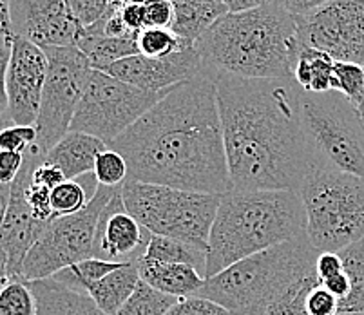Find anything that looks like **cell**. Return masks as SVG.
<instances>
[{
	"instance_id": "cell-1",
	"label": "cell",
	"mask_w": 364,
	"mask_h": 315,
	"mask_svg": "<svg viewBox=\"0 0 364 315\" xmlns=\"http://www.w3.org/2000/svg\"><path fill=\"white\" fill-rule=\"evenodd\" d=\"M230 191L299 194L316 152L304 131L303 89L294 80L214 75Z\"/></svg>"
},
{
	"instance_id": "cell-2",
	"label": "cell",
	"mask_w": 364,
	"mask_h": 315,
	"mask_svg": "<svg viewBox=\"0 0 364 315\" xmlns=\"http://www.w3.org/2000/svg\"><path fill=\"white\" fill-rule=\"evenodd\" d=\"M129 165V180L180 191H230L216 82L210 73L178 84L109 145Z\"/></svg>"
},
{
	"instance_id": "cell-3",
	"label": "cell",
	"mask_w": 364,
	"mask_h": 315,
	"mask_svg": "<svg viewBox=\"0 0 364 315\" xmlns=\"http://www.w3.org/2000/svg\"><path fill=\"white\" fill-rule=\"evenodd\" d=\"M203 69L210 75L292 80L297 55L296 16L270 2L241 13H225L198 38Z\"/></svg>"
},
{
	"instance_id": "cell-4",
	"label": "cell",
	"mask_w": 364,
	"mask_h": 315,
	"mask_svg": "<svg viewBox=\"0 0 364 315\" xmlns=\"http://www.w3.org/2000/svg\"><path fill=\"white\" fill-rule=\"evenodd\" d=\"M304 234L306 212L297 192L228 191L208 235L205 279Z\"/></svg>"
},
{
	"instance_id": "cell-5",
	"label": "cell",
	"mask_w": 364,
	"mask_h": 315,
	"mask_svg": "<svg viewBox=\"0 0 364 315\" xmlns=\"http://www.w3.org/2000/svg\"><path fill=\"white\" fill-rule=\"evenodd\" d=\"M317 255L304 234L208 277L196 295L221 304L232 315H264L297 284L317 275Z\"/></svg>"
},
{
	"instance_id": "cell-6",
	"label": "cell",
	"mask_w": 364,
	"mask_h": 315,
	"mask_svg": "<svg viewBox=\"0 0 364 315\" xmlns=\"http://www.w3.org/2000/svg\"><path fill=\"white\" fill-rule=\"evenodd\" d=\"M299 196L306 212V235L317 252L339 254L364 240L363 178L316 164Z\"/></svg>"
},
{
	"instance_id": "cell-7",
	"label": "cell",
	"mask_w": 364,
	"mask_h": 315,
	"mask_svg": "<svg viewBox=\"0 0 364 315\" xmlns=\"http://www.w3.org/2000/svg\"><path fill=\"white\" fill-rule=\"evenodd\" d=\"M223 194L180 191L156 183L127 180L122 200L129 214L151 234L167 235L207 252Z\"/></svg>"
},
{
	"instance_id": "cell-8",
	"label": "cell",
	"mask_w": 364,
	"mask_h": 315,
	"mask_svg": "<svg viewBox=\"0 0 364 315\" xmlns=\"http://www.w3.org/2000/svg\"><path fill=\"white\" fill-rule=\"evenodd\" d=\"M303 124L317 164L364 180V129L346 96L303 92Z\"/></svg>"
},
{
	"instance_id": "cell-9",
	"label": "cell",
	"mask_w": 364,
	"mask_h": 315,
	"mask_svg": "<svg viewBox=\"0 0 364 315\" xmlns=\"http://www.w3.org/2000/svg\"><path fill=\"white\" fill-rule=\"evenodd\" d=\"M117 188L100 185L84 210L53 220L26 255L21 281L49 279L64 268L92 257L100 215Z\"/></svg>"
},
{
	"instance_id": "cell-10",
	"label": "cell",
	"mask_w": 364,
	"mask_h": 315,
	"mask_svg": "<svg viewBox=\"0 0 364 315\" xmlns=\"http://www.w3.org/2000/svg\"><path fill=\"white\" fill-rule=\"evenodd\" d=\"M167 91H144L107 73L92 69L87 89L73 118L71 131L95 136L109 147L145 112L151 111Z\"/></svg>"
},
{
	"instance_id": "cell-11",
	"label": "cell",
	"mask_w": 364,
	"mask_h": 315,
	"mask_svg": "<svg viewBox=\"0 0 364 315\" xmlns=\"http://www.w3.org/2000/svg\"><path fill=\"white\" fill-rule=\"evenodd\" d=\"M49 68L38 118H36L35 151L48 154L71 131L73 118L87 89L92 65L76 48H44Z\"/></svg>"
},
{
	"instance_id": "cell-12",
	"label": "cell",
	"mask_w": 364,
	"mask_h": 315,
	"mask_svg": "<svg viewBox=\"0 0 364 315\" xmlns=\"http://www.w3.org/2000/svg\"><path fill=\"white\" fill-rule=\"evenodd\" d=\"M301 48H314L336 62L364 65V0H332L296 16Z\"/></svg>"
},
{
	"instance_id": "cell-13",
	"label": "cell",
	"mask_w": 364,
	"mask_h": 315,
	"mask_svg": "<svg viewBox=\"0 0 364 315\" xmlns=\"http://www.w3.org/2000/svg\"><path fill=\"white\" fill-rule=\"evenodd\" d=\"M48 56L41 46L15 36L8 78V116L15 125H35L48 78Z\"/></svg>"
},
{
	"instance_id": "cell-14",
	"label": "cell",
	"mask_w": 364,
	"mask_h": 315,
	"mask_svg": "<svg viewBox=\"0 0 364 315\" xmlns=\"http://www.w3.org/2000/svg\"><path fill=\"white\" fill-rule=\"evenodd\" d=\"M13 35L44 48L76 46L82 26L64 0H8Z\"/></svg>"
},
{
	"instance_id": "cell-15",
	"label": "cell",
	"mask_w": 364,
	"mask_h": 315,
	"mask_svg": "<svg viewBox=\"0 0 364 315\" xmlns=\"http://www.w3.org/2000/svg\"><path fill=\"white\" fill-rule=\"evenodd\" d=\"M104 73L144 91L161 92L196 78L203 73V60L196 44H191L164 58H149L138 53L109 65Z\"/></svg>"
},
{
	"instance_id": "cell-16",
	"label": "cell",
	"mask_w": 364,
	"mask_h": 315,
	"mask_svg": "<svg viewBox=\"0 0 364 315\" xmlns=\"http://www.w3.org/2000/svg\"><path fill=\"white\" fill-rule=\"evenodd\" d=\"M42 160H44V156L41 152H36L33 147L29 149L26 152L24 167L11 183V198H9L8 214H6L4 228H2V248L8 255L11 279H21L26 255L48 228V225L35 220V215L26 201V187L31 180L33 169Z\"/></svg>"
},
{
	"instance_id": "cell-17",
	"label": "cell",
	"mask_w": 364,
	"mask_h": 315,
	"mask_svg": "<svg viewBox=\"0 0 364 315\" xmlns=\"http://www.w3.org/2000/svg\"><path fill=\"white\" fill-rule=\"evenodd\" d=\"M151 235L125 210L122 187H118L100 215L92 257L112 263H138Z\"/></svg>"
},
{
	"instance_id": "cell-18",
	"label": "cell",
	"mask_w": 364,
	"mask_h": 315,
	"mask_svg": "<svg viewBox=\"0 0 364 315\" xmlns=\"http://www.w3.org/2000/svg\"><path fill=\"white\" fill-rule=\"evenodd\" d=\"M107 149V145L95 136L69 131L44 156V161L60 169L64 172L65 180H76V178L95 171L98 156Z\"/></svg>"
},
{
	"instance_id": "cell-19",
	"label": "cell",
	"mask_w": 364,
	"mask_h": 315,
	"mask_svg": "<svg viewBox=\"0 0 364 315\" xmlns=\"http://www.w3.org/2000/svg\"><path fill=\"white\" fill-rule=\"evenodd\" d=\"M36 301V315H107L87 292L75 290L56 279L29 281Z\"/></svg>"
},
{
	"instance_id": "cell-20",
	"label": "cell",
	"mask_w": 364,
	"mask_h": 315,
	"mask_svg": "<svg viewBox=\"0 0 364 315\" xmlns=\"http://www.w3.org/2000/svg\"><path fill=\"white\" fill-rule=\"evenodd\" d=\"M136 265L144 283L178 299L196 295L207 281L205 275L191 265L160 263L151 260H140Z\"/></svg>"
},
{
	"instance_id": "cell-21",
	"label": "cell",
	"mask_w": 364,
	"mask_h": 315,
	"mask_svg": "<svg viewBox=\"0 0 364 315\" xmlns=\"http://www.w3.org/2000/svg\"><path fill=\"white\" fill-rule=\"evenodd\" d=\"M140 270L136 263H125L118 270L111 272L100 281L87 284L85 292L92 301L107 315H117L118 310L129 301L138 283H140Z\"/></svg>"
},
{
	"instance_id": "cell-22",
	"label": "cell",
	"mask_w": 364,
	"mask_h": 315,
	"mask_svg": "<svg viewBox=\"0 0 364 315\" xmlns=\"http://www.w3.org/2000/svg\"><path fill=\"white\" fill-rule=\"evenodd\" d=\"M174 4V24L172 31L188 44H196L198 38L216 21L225 15L223 2L210 0H172Z\"/></svg>"
},
{
	"instance_id": "cell-23",
	"label": "cell",
	"mask_w": 364,
	"mask_h": 315,
	"mask_svg": "<svg viewBox=\"0 0 364 315\" xmlns=\"http://www.w3.org/2000/svg\"><path fill=\"white\" fill-rule=\"evenodd\" d=\"M333 65L336 60L324 51L314 48H301L294 68V80L304 92L323 95L332 91Z\"/></svg>"
},
{
	"instance_id": "cell-24",
	"label": "cell",
	"mask_w": 364,
	"mask_h": 315,
	"mask_svg": "<svg viewBox=\"0 0 364 315\" xmlns=\"http://www.w3.org/2000/svg\"><path fill=\"white\" fill-rule=\"evenodd\" d=\"M76 48L80 49L92 69L105 71L109 65L138 55L136 38H111V36H91L80 33V38L76 42Z\"/></svg>"
},
{
	"instance_id": "cell-25",
	"label": "cell",
	"mask_w": 364,
	"mask_h": 315,
	"mask_svg": "<svg viewBox=\"0 0 364 315\" xmlns=\"http://www.w3.org/2000/svg\"><path fill=\"white\" fill-rule=\"evenodd\" d=\"M141 260L160 261V263H180L191 265L198 268L205 275V267H207V252L200 248L187 245L180 240H172L167 235L152 234L149 240L145 254Z\"/></svg>"
},
{
	"instance_id": "cell-26",
	"label": "cell",
	"mask_w": 364,
	"mask_h": 315,
	"mask_svg": "<svg viewBox=\"0 0 364 315\" xmlns=\"http://www.w3.org/2000/svg\"><path fill=\"white\" fill-rule=\"evenodd\" d=\"M350 279V292L339 301L341 314H364V240L339 252Z\"/></svg>"
},
{
	"instance_id": "cell-27",
	"label": "cell",
	"mask_w": 364,
	"mask_h": 315,
	"mask_svg": "<svg viewBox=\"0 0 364 315\" xmlns=\"http://www.w3.org/2000/svg\"><path fill=\"white\" fill-rule=\"evenodd\" d=\"M122 265L125 263H112V261H104L98 260V257H89V260H84L80 263H75L60 270L58 274L53 275V279L69 288H75V290L85 292L87 284L100 281L107 274L118 270Z\"/></svg>"
},
{
	"instance_id": "cell-28",
	"label": "cell",
	"mask_w": 364,
	"mask_h": 315,
	"mask_svg": "<svg viewBox=\"0 0 364 315\" xmlns=\"http://www.w3.org/2000/svg\"><path fill=\"white\" fill-rule=\"evenodd\" d=\"M176 301L178 297L161 294L140 281L134 294L129 297L127 303L118 310L117 315H167V311Z\"/></svg>"
},
{
	"instance_id": "cell-29",
	"label": "cell",
	"mask_w": 364,
	"mask_h": 315,
	"mask_svg": "<svg viewBox=\"0 0 364 315\" xmlns=\"http://www.w3.org/2000/svg\"><path fill=\"white\" fill-rule=\"evenodd\" d=\"M136 42L140 55L149 56V58H164V56L180 51L185 46H191L188 42L181 41L172 29L165 28L141 29L136 36Z\"/></svg>"
},
{
	"instance_id": "cell-30",
	"label": "cell",
	"mask_w": 364,
	"mask_h": 315,
	"mask_svg": "<svg viewBox=\"0 0 364 315\" xmlns=\"http://www.w3.org/2000/svg\"><path fill=\"white\" fill-rule=\"evenodd\" d=\"M91 194L78 180H65L51 191V207L56 218L73 215L84 210L91 201Z\"/></svg>"
},
{
	"instance_id": "cell-31",
	"label": "cell",
	"mask_w": 364,
	"mask_h": 315,
	"mask_svg": "<svg viewBox=\"0 0 364 315\" xmlns=\"http://www.w3.org/2000/svg\"><path fill=\"white\" fill-rule=\"evenodd\" d=\"M0 315H36V301L26 281L11 279L0 292Z\"/></svg>"
},
{
	"instance_id": "cell-32",
	"label": "cell",
	"mask_w": 364,
	"mask_h": 315,
	"mask_svg": "<svg viewBox=\"0 0 364 315\" xmlns=\"http://www.w3.org/2000/svg\"><path fill=\"white\" fill-rule=\"evenodd\" d=\"M95 176L104 187H122L129 180V165L120 152L107 149L98 156L95 164Z\"/></svg>"
},
{
	"instance_id": "cell-33",
	"label": "cell",
	"mask_w": 364,
	"mask_h": 315,
	"mask_svg": "<svg viewBox=\"0 0 364 315\" xmlns=\"http://www.w3.org/2000/svg\"><path fill=\"white\" fill-rule=\"evenodd\" d=\"M364 89V65L353 62H336L332 91L341 92L348 100H355Z\"/></svg>"
},
{
	"instance_id": "cell-34",
	"label": "cell",
	"mask_w": 364,
	"mask_h": 315,
	"mask_svg": "<svg viewBox=\"0 0 364 315\" xmlns=\"http://www.w3.org/2000/svg\"><path fill=\"white\" fill-rule=\"evenodd\" d=\"M36 144L35 125H15L9 124L0 129V151L26 152Z\"/></svg>"
},
{
	"instance_id": "cell-35",
	"label": "cell",
	"mask_w": 364,
	"mask_h": 315,
	"mask_svg": "<svg viewBox=\"0 0 364 315\" xmlns=\"http://www.w3.org/2000/svg\"><path fill=\"white\" fill-rule=\"evenodd\" d=\"M64 2L82 29L97 24L112 4V0H64Z\"/></svg>"
},
{
	"instance_id": "cell-36",
	"label": "cell",
	"mask_w": 364,
	"mask_h": 315,
	"mask_svg": "<svg viewBox=\"0 0 364 315\" xmlns=\"http://www.w3.org/2000/svg\"><path fill=\"white\" fill-rule=\"evenodd\" d=\"M316 283H319L317 275L303 281V283L297 284L289 295H284L279 303L274 304L264 315H309L306 310H304V299H306V294H309L310 288Z\"/></svg>"
},
{
	"instance_id": "cell-37",
	"label": "cell",
	"mask_w": 364,
	"mask_h": 315,
	"mask_svg": "<svg viewBox=\"0 0 364 315\" xmlns=\"http://www.w3.org/2000/svg\"><path fill=\"white\" fill-rule=\"evenodd\" d=\"M26 201H28L36 221L49 225L53 220H56V215L51 207V191L49 188L33 183L29 180L28 187H26Z\"/></svg>"
},
{
	"instance_id": "cell-38",
	"label": "cell",
	"mask_w": 364,
	"mask_h": 315,
	"mask_svg": "<svg viewBox=\"0 0 364 315\" xmlns=\"http://www.w3.org/2000/svg\"><path fill=\"white\" fill-rule=\"evenodd\" d=\"M304 310L309 315H337L339 314V299L328 288L316 283L306 294Z\"/></svg>"
},
{
	"instance_id": "cell-39",
	"label": "cell",
	"mask_w": 364,
	"mask_h": 315,
	"mask_svg": "<svg viewBox=\"0 0 364 315\" xmlns=\"http://www.w3.org/2000/svg\"><path fill=\"white\" fill-rule=\"evenodd\" d=\"M167 315H232L221 304L214 303L210 299H205V297H183V299H178L176 303L172 304L171 310L167 311Z\"/></svg>"
},
{
	"instance_id": "cell-40",
	"label": "cell",
	"mask_w": 364,
	"mask_h": 315,
	"mask_svg": "<svg viewBox=\"0 0 364 315\" xmlns=\"http://www.w3.org/2000/svg\"><path fill=\"white\" fill-rule=\"evenodd\" d=\"M13 38L15 36H0V129L9 125L8 116V87H6V78H8L9 58H11Z\"/></svg>"
},
{
	"instance_id": "cell-41",
	"label": "cell",
	"mask_w": 364,
	"mask_h": 315,
	"mask_svg": "<svg viewBox=\"0 0 364 315\" xmlns=\"http://www.w3.org/2000/svg\"><path fill=\"white\" fill-rule=\"evenodd\" d=\"M145 6V28L171 29L174 24L172 0H147Z\"/></svg>"
},
{
	"instance_id": "cell-42",
	"label": "cell",
	"mask_w": 364,
	"mask_h": 315,
	"mask_svg": "<svg viewBox=\"0 0 364 315\" xmlns=\"http://www.w3.org/2000/svg\"><path fill=\"white\" fill-rule=\"evenodd\" d=\"M24 161L26 154L22 152L0 151V183L11 185L24 167Z\"/></svg>"
},
{
	"instance_id": "cell-43",
	"label": "cell",
	"mask_w": 364,
	"mask_h": 315,
	"mask_svg": "<svg viewBox=\"0 0 364 315\" xmlns=\"http://www.w3.org/2000/svg\"><path fill=\"white\" fill-rule=\"evenodd\" d=\"M31 181H33V183L42 185V187L49 188V191H53L55 187H58L60 183H64L65 176H64V172L60 171V169L42 160L41 164L33 169Z\"/></svg>"
},
{
	"instance_id": "cell-44",
	"label": "cell",
	"mask_w": 364,
	"mask_h": 315,
	"mask_svg": "<svg viewBox=\"0 0 364 315\" xmlns=\"http://www.w3.org/2000/svg\"><path fill=\"white\" fill-rule=\"evenodd\" d=\"M343 270V260H341V255L337 252H319L316 261V274L319 283L330 279V277H333V275Z\"/></svg>"
},
{
	"instance_id": "cell-45",
	"label": "cell",
	"mask_w": 364,
	"mask_h": 315,
	"mask_svg": "<svg viewBox=\"0 0 364 315\" xmlns=\"http://www.w3.org/2000/svg\"><path fill=\"white\" fill-rule=\"evenodd\" d=\"M122 18H124L125 26L131 29L132 33H140L145 29V6L141 2H129V4H120Z\"/></svg>"
},
{
	"instance_id": "cell-46",
	"label": "cell",
	"mask_w": 364,
	"mask_h": 315,
	"mask_svg": "<svg viewBox=\"0 0 364 315\" xmlns=\"http://www.w3.org/2000/svg\"><path fill=\"white\" fill-rule=\"evenodd\" d=\"M284 11H289L294 16H304L309 13L316 11V9L323 8L324 4H328L332 0H272Z\"/></svg>"
},
{
	"instance_id": "cell-47",
	"label": "cell",
	"mask_w": 364,
	"mask_h": 315,
	"mask_svg": "<svg viewBox=\"0 0 364 315\" xmlns=\"http://www.w3.org/2000/svg\"><path fill=\"white\" fill-rule=\"evenodd\" d=\"M324 288H328L330 292H332L333 295H336L337 299H344L346 295H348L350 292V279H348V275H346V272H339L337 275H333V277H330V279L323 281Z\"/></svg>"
},
{
	"instance_id": "cell-48",
	"label": "cell",
	"mask_w": 364,
	"mask_h": 315,
	"mask_svg": "<svg viewBox=\"0 0 364 315\" xmlns=\"http://www.w3.org/2000/svg\"><path fill=\"white\" fill-rule=\"evenodd\" d=\"M223 2L228 13H241L270 4L272 0H223Z\"/></svg>"
},
{
	"instance_id": "cell-49",
	"label": "cell",
	"mask_w": 364,
	"mask_h": 315,
	"mask_svg": "<svg viewBox=\"0 0 364 315\" xmlns=\"http://www.w3.org/2000/svg\"><path fill=\"white\" fill-rule=\"evenodd\" d=\"M9 198H11V185L0 183V248H2V228H4L6 214H8Z\"/></svg>"
},
{
	"instance_id": "cell-50",
	"label": "cell",
	"mask_w": 364,
	"mask_h": 315,
	"mask_svg": "<svg viewBox=\"0 0 364 315\" xmlns=\"http://www.w3.org/2000/svg\"><path fill=\"white\" fill-rule=\"evenodd\" d=\"M0 36H15L13 35L11 15H9V6H0Z\"/></svg>"
},
{
	"instance_id": "cell-51",
	"label": "cell",
	"mask_w": 364,
	"mask_h": 315,
	"mask_svg": "<svg viewBox=\"0 0 364 315\" xmlns=\"http://www.w3.org/2000/svg\"><path fill=\"white\" fill-rule=\"evenodd\" d=\"M9 281H11V275H9L8 268V255H6L4 248H0V292L4 290Z\"/></svg>"
},
{
	"instance_id": "cell-52",
	"label": "cell",
	"mask_w": 364,
	"mask_h": 315,
	"mask_svg": "<svg viewBox=\"0 0 364 315\" xmlns=\"http://www.w3.org/2000/svg\"><path fill=\"white\" fill-rule=\"evenodd\" d=\"M350 102H352L353 107H355L357 116H359V120H360V124H363V129H364V89H363V92L357 96L355 100H350Z\"/></svg>"
},
{
	"instance_id": "cell-53",
	"label": "cell",
	"mask_w": 364,
	"mask_h": 315,
	"mask_svg": "<svg viewBox=\"0 0 364 315\" xmlns=\"http://www.w3.org/2000/svg\"><path fill=\"white\" fill-rule=\"evenodd\" d=\"M129 2H147V0H114V4H129Z\"/></svg>"
},
{
	"instance_id": "cell-54",
	"label": "cell",
	"mask_w": 364,
	"mask_h": 315,
	"mask_svg": "<svg viewBox=\"0 0 364 315\" xmlns=\"http://www.w3.org/2000/svg\"><path fill=\"white\" fill-rule=\"evenodd\" d=\"M4 4H8V0H0V6H4Z\"/></svg>"
},
{
	"instance_id": "cell-55",
	"label": "cell",
	"mask_w": 364,
	"mask_h": 315,
	"mask_svg": "<svg viewBox=\"0 0 364 315\" xmlns=\"http://www.w3.org/2000/svg\"><path fill=\"white\" fill-rule=\"evenodd\" d=\"M210 2H223V0H210ZM225 4V2H223Z\"/></svg>"
},
{
	"instance_id": "cell-56",
	"label": "cell",
	"mask_w": 364,
	"mask_h": 315,
	"mask_svg": "<svg viewBox=\"0 0 364 315\" xmlns=\"http://www.w3.org/2000/svg\"><path fill=\"white\" fill-rule=\"evenodd\" d=\"M112 2H114V0H112Z\"/></svg>"
}]
</instances>
